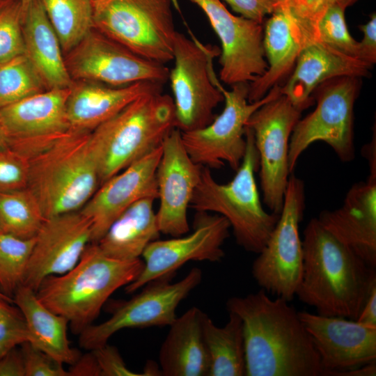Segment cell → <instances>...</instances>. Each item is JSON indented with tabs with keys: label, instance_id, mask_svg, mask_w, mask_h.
Returning <instances> with one entry per match:
<instances>
[{
	"label": "cell",
	"instance_id": "cell-27",
	"mask_svg": "<svg viewBox=\"0 0 376 376\" xmlns=\"http://www.w3.org/2000/svg\"><path fill=\"white\" fill-rule=\"evenodd\" d=\"M25 54L42 77L47 88H70L71 79L56 33L40 0H33L22 22Z\"/></svg>",
	"mask_w": 376,
	"mask_h": 376
},
{
	"label": "cell",
	"instance_id": "cell-53",
	"mask_svg": "<svg viewBox=\"0 0 376 376\" xmlns=\"http://www.w3.org/2000/svg\"><path fill=\"white\" fill-rule=\"evenodd\" d=\"M11 1L12 0H0V8Z\"/></svg>",
	"mask_w": 376,
	"mask_h": 376
},
{
	"label": "cell",
	"instance_id": "cell-39",
	"mask_svg": "<svg viewBox=\"0 0 376 376\" xmlns=\"http://www.w3.org/2000/svg\"><path fill=\"white\" fill-rule=\"evenodd\" d=\"M285 6L311 41L318 40V23L328 6L327 0H287Z\"/></svg>",
	"mask_w": 376,
	"mask_h": 376
},
{
	"label": "cell",
	"instance_id": "cell-45",
	"mask_svg": "<svg viewBox=\"0 0 376 376\" xmlns=\"http://www.w3.org/2000/svg\"><path fill=\"white\" fill-rule=\"evenodd\" d=\"M69 376H101L96 358L91 350L80 355L75 362L70 365Z\"/></svg>",
	"mask_w": 376,
	"mask_h": 376
},
{
	"label": "cell",
	"instance_id": "cell-15",
	"mask_svg": "<svg viewBox=\"0 0 376 376\" xmlns=\"http://www.w3.org/2000/svg\"><path fill=\"white\" fill-rule=\"evenodd\" d=\"M230 228L225 217L197 212L190 234L169 240L157 239L148 244L141 255L142 271L133 282L125 286V292L134 293L149 282L172 278L189 261H221L225 256L222 246L229 237Z\"/></svg>",
	"mask_w": 376,
	"mask_h": 376
},
{
	"label": "cell",
	"instance_id": "cell-16",
	"mask_svg": "<svg viewBox=\"0 0 376 376\" xmlns=\"http://www.w3.org/2000/svg\"><path fill=\"white\" fill-rule=\"evenodd\" d=\"M206 15L218 36L221 80L228 85L251 83L268 68L262 23L230 13L220 0H190Z\"/></svg>",
	"mask_w": 376,
	"mask_h": 376
},
{
	"label": "cell",
	"instance_id": "cell-1",
	"mask_svg": "<svg viewBox=\"0 0 376 376\" xmlns=\"http://www.w3.org/2000/svg\"><path fill=\"white\" fill-rule=\"evenodd\" d=\"M242 320L246 376H322L318 353L290 301L263 289L228 299Z\"/></svg>",
	"mask_w": 376,
	"mask_h": 376
},
{
	"label": "cell",
	"instance_id": "cell-36",
	"mask_svg": "<svg viewBox=\"0 0 376 376\" xmlns=\"http://www.w3.org/2000/svg\"><path fill=\"white\" fill-rule=\"evenodd\" d=\"M22 22L19 0L0 8V63L25 54Z\"/></svg>",
	"mask_w": 376,
	"mask_h": 376
},
{
	"label": "cell",
	"instance_id": "cell-34",
	"mask_svg": "<svg viewBox=\"0 0 376 376\" xmlns=\"http://www.w3.org/2000/svg\"><path fill=\"white\" fill-rule=\"evenodd\" d=\"M34 242L0 233V292L11 299L23 285Z\"/></svg>",
	"mask_w": 376,
	"mask_h": 376
},
{
	"label": "cell",
	"instance_id": "cell-21",
	"mask_svg": "<svg viewBox=\"0 0 376 376\" xmlns=\"http://www.w3.org/2000/svg\"><path fill=\"white\" fill-rule=\"evenodd\" d=\"M318 221L338 240L376 268V171L354 184L342 205L323 210Z\"/></svg>",
	"mask_w": 376,
	"mask_h": 376
},
{
	"label": "cell",
	"instance_id": "cell-4",
	"mask_svg": "<svg viewBox=\"0 0 376 376\" xmlns=\"http://www.w3.org/2000/svg\"><path fill=\"white\" fill-rule=\"evenodd\" d=\"M143 267L140 258L115 259L91 242L71 269L45 278L36 294L45 306L68 320L75 335H79L93 324L110 296L133 282Z\"/></svg>",
	"mask_w": 376,
	"mask_h": 376
},
{
	"label": "cell",
	"instance_id": "cell-42",
	"mask_svg": "<svg viewBox=\"0 0 376 376\" xmlns=\"http://www.w3.org/2000/svg\"><path fill=\"white\" fill-rule=\"evenodd\" d=\"M363 33L361 41L359 42L358 58L369 65L376 61V15L373 13L370 20L359 26Z\"/></svg>",
	"mask_w": 376,
	"mask_h": 376
},
{
	"label": "cell",
	"instance_id": "cell-35",
	"mask_svg": "<svg viewBox=\"0 0 376 376\" xmlns=\"http://www.w3.org/2000/svg\"><path fill=\"white\" fill-rule=\"evenodd\" d=\"M345 10V8L338 3L328 5L318 23V40L344 54L358 58L359 42L348 31Z\"/></svg>",
	"mask_w": 376,
	"mask_h": 376
},
{
	"label": "cell",
	"instance_id": "cell-47",
	"mask_svg": "<svg viewBox=\"0 0 376 376\" xmlns=\"http://www.w3.org/2000/svg\"><path fill=\"white\" fill-rule=\"evenodd\" d=\"M376 361L364 364L363 366L338 372L334 376H375Z\"/></svg>",
	"mask_w": 376,
	"mask_h": 376
},
{
	"label": "cell",
	"instance_id": "cell-7",
	"mask_svg": "<svg viewBox=\"0 0 376 376\" xmlns=\"http://www.w3.org/2000/svg\"><path fill=\"white\" fill-rule=\"evenodd\" d=\"M172 0H93V28L134 53L166 65L177 31Z\"/></svg>",
	"mask_w": 376,
	"mask_h": 376
},
{
	"label": "cell",
	"instance_id": "cell-9",
	"mask_svg": "<svg viewBox=\"0 0 376 376\" xmlns=\"http://www.w3.org/2000/svg\"><path fill=\"white\" fill-rule=\"evenodd\" d=\"M304 208V184L292 173L277 222L252 265V276L261 289L288 301L294 299L302 274L303 250L299 228Z\"/></svg>",
	"mask_w": 376,
	"mask_h": 376
},
{
	"label": "cell",
	"instance_id": "cell-23",
	"mask_svg": "<svg viewBox=\"0 0 376 376\" xmlns=\"http://www.w3.org/2000/svg\"><path fill=\"white\" fill-rule=\"evenodd\" d=\"M370 65L316 40L301 51L282 94L304 109L312 102L311 93L322 83L340 77L367 76Z\"/></svg>",
	"mask_w": 376,
	"mask_h": 376
},
{
	"label": "cell",
	"instance_id": "cell-30",
	"mask_svg": "<svg viewBox=\"0 0 376 376\" xmlns=\"http://www.w3.org/2000/svg\"><path fill=\"white\" fill-rule=\"evenodd\" d=\"M203 329L210 361L208 376L245 375L244 343L240 317L229 313L226 324L218 327L205 314Z\"/></svg>",
	"mask_w": 376,
	"mask_h": 376
},
{
	"label": "cell",
	"instance_id": "cell-37",
	"mask_svg": "<svg viewBox=\"0 0 376 376\" xmlns=\"http://www.w3.org/2000/svg\"><path fill=\"white\" fill-rule=\"evenodd\" d=\"M13 303L0 297V358L12 348L28 342L25 319Z\"/></svg>",
	"mask_w": 376,
	"mask_h": 376
},
{
	"label": "cell",
	"instance_id": "cell-41",
	"mask_svg": "<svg viewBox=\"0 0 376 376\" xmlns=\"http://www.w3.org/2000/svg\"><path fill=\"white\" fill-rule=\"evenodd\" d=\"M97 361L101 376H144L131 370L117 347L108 343L91 350Z\"/></svg>",
	"mask_w": 376,
	"mask_h": 376
},
{
	"label": "cell",
	"instance_id": "cell-2",
	"mask_svg": "<svg viewBox=\"0 0 376 376\" xmlns=\"http://www.w3.org/2000/svg\"><path fill=\"white\" fill-rule=\"evenodd\" d=\"M91 132L70 128L50 134L10 139L26 159V188L45 219L79 211L100 186Z\"/></svg>",
	"mask_w": 376,
	"mask_h": 376
},
{
	"label": "cell",
	"instance_id": "cell-38",
	"mask_svg": "<svg viewBox=\"0 0 376 376\" xmlns=\"http://www.w3.org/2000/svg\"><path fill=\"white\" fill-rule=\"evenodd\" d=\"M29 168L26 158L8 147L0 150V192L26 188Z\"/></svg>",
	"mask_w": 376,
	"mask_h": 376
},
{
	"label": "cell",
	"instance_id": "cell-8",
	"mask_svg": "<svg viewBox=\"0 0 376 376\" xmlns=\"http://www.w3.org/2000/svg\"><path fill=\"white\" fill-rule=\"evenodd\" d=\"M176 32L174 66L169 79L173 95L175 127L181 132L205 127L214 117V109L224 101L212 66L217 48L205 46L195 37Z\"/></svg>",
	"mask_w": 376,
	"mask_h": 376
},
{
	"label": "cell",
	"instance_id": "cell-3",
	"mask_svg": "<svg viewBox=\"0 0 376 376\" xmlns=\"http://www.w3.org/2000/svg\"><path fill=\"white\" fill-rule=\"evenodd\" d=\"M303 269L295 296L324 316L356 320L376 286L375 268L368 265L318 221L303 232Z\"/></svg>",
	"mask_w": 376,
	"mask_h": 376
},
{
	"label": "cell",
	"instance_id": "cell-20",
	"mask_svg": "<svg viewBox=\"0 0 376 376\" xmlns=\"http://www.w3.org/2000/svg\"><path fill=\"white\" fill-rule=\"evenodd\" d=\"M162 146L101 184L79 210L90 221L97 243L126 209L144 198H158L157 169Z\"/></svg>",
	"mask_w": 376,
	"mask_h": 376
},
{
	"label": "cell",
	"instance_id": "cell-43",
	"mask_svg": "<svg viewBox=\"0 0 376 376\" xmlns=\"http://www.w3.org/2000/svg\"><path fill=\"white\" fill-rule=\"evenodd\" d=\"M241 16L263 23L272 10L265 0H224Z\"/></svg>",
	"mask_w": 376,
	"mask_h": 376
},
{
	"label": "cell",
	"instance_id": "cell-22",
	"mask_svg": "<svg viewBox=\"0 0 376 376\" xmlns=\"http://www.w3.org/2000/svg\"><path fill=\"white\" fill-rule=\"evenodd\" d=\"M162 86L139 81L116 87L92 81H73L65 107L70 127L92 132L140 96L162 91Z\"/></svg>",
	"mask_w": 376,
	"mask_h": 376
},
{
	"label": "cell",
	"instance_id": "cell-25",
	"mask_svg": "<svg viewBox=\"0 0 376 376\" xmlns=\"http://www.w3.org/2000/svg\"><path fill=\"white\" fill-rule=\"evenodd\" d=\"M205 313L193 306L169 325L159 352L162 375L208 376L209 357L203 336Z\"/></svg>",
	"mask_w": 376,
	"mask_h": 376
},
{
	"label": "cell",
	"instance_id": "cell-40",
	"mask_svg": "<svg viewBox=\"0 0 376 376\" xmlns=\"http://www.w3.org/2000/svg\"><path fill=\"white\" fill-rule=\"evenodd\" d=\"M25 376H69L68 370L61 363L29 342L20 345Z\"/></svg>",
	"mask_w": 376,
	"mask_h": 376
},
{
	"label": "cell",
	"instance_id": "cell-44",
	"mask_svg": "<svg viewBox=\"0 0 376 376\" xmlns=\"http://www.w3.org/2000/svg\"><path fill=\"white\" fill-rule=\"evenodd\" d=\"M0 376H25L21 348L15 347L0 358Z\"/></svg>",
	"mask_w": 376,
	"mask_h": 376
},
{
	"label": "cell",
	"instance_id": "cell-10",
	"mask_svg": "<svg viewBox=\"0 0 376 376\" xmlns=\"http://www.w3.org/2000/svg\"><path fill=\"white\" fill-rule=\"evenodd\" d=\"M320 86L316 88L315 109L297 121L290 139L288 164L291 173L301 154L316 141L329 145L343 162L354 158L353 112L359 90L358 77H336Z\"/></svg>",
	"mask_w": 376,
	"mask_h": 376
},
{
	"label": "cell",
	"instance_id": "cell-14",
	"mask_svg": "<svg viewBox=\"0 0 376 376\" xmlns=\"http://www.w3.org/2000/svg\"><path fill=\"white\" fill-rule=\"evenodd\" d=\"M64 56L73 81L118 87L139 81L164 85L169 80L170 70L166 65L134 53L94 28Z\"/></svg>",
	"mask_w": 376,
	"mask_h": 376
},
{
	"label": "cell",
	"instance_id": "cell-49",
	"mask_svg": "<svg viewBox=\"0 0 376 376\" xmlns=\"http://www.w3.org/2000/svg\"><path fill=\"white\" fill-rule=\"evenodd\" d=\"M9 139L0 120V150L8 148Z\"/></svg>",
	"mask_w": 376,
	"mask_h": 376
},
{
	"label": "cell",
	"instance_id": "cell-5",
	"mask_svg": "<svg viewBox=\"0 0 376 376\" xmlns=\"http://www.w3.org/2000/svg\"><path fill=\"white\" fill-rule=\"evenodd\" d=\"M245 139V152L234 178L226 184L219 183L210 169L203 166L190 207L196 212H212L225 217L237 244L246 251L258 253L265 246L279 214L263 208L255 179V173L259 170V155L253 132L247 127Z\"/></svg>",
	"mask_w": 376,
	"mask_h": 376
},
{
	"label": "cell",
	"instance_id": "cell-13",
	"mask_svg": "<svg viewBox=\"0 0 376 376\" xmlns=\"http://www.w3.org/2000/svg\"><path fill=\"white\" fill-rule=\"evenodd\" d=\"M304 109L283 94L259 107L246 127L253 132L259 155V175L263 200L271 212H281L288 181L290 139Z\"/></svg>",
	"mask_w": 376,
	"mask_h": 376
},
{
	"label": "cell",
	"instance_id": "cell-52",
	"mask_svg": "<svg viewBox=\"0 0 376 376\" xmlns=\"http://www.w3.org/2000/svg\"><path fill=\"white\" fill-rule=\"evenodd\" d=\"M32 1L33 0H19L23 13V17Z\"/></svg>",
	"mask_w": 376,
	"mask_h": 376
},
{
	"label": "cell",
	"instance_id": "cell-19",
	"mask_svg": "<svg viewBox=\"0 0 376 376\" xmlns=\"http://www.w3.org/2000/svg\"><path fill=\"white\" fill-rule=\"evenodd\" d=\"M299 315L318 353L322 376L376 361V327L307 311H299Z\"/></svg>",
	"mask_w": 376,
	"mask_h": 376
},
{
	"label": "cell",
	"instance_id": "cell-17",
	"mask_svg": "<svg viewBox=\"0 0 376 376\" xmlns=\"http://www.w3.org/2000/svg\"><path fill=\"white\" fill-rule=\"evenodd\" d=\"M202 169L188 155L181 131L172 129L162 143L156 173L159 201L156 215L160 233L178 237L189 232L187 210Z\"/></svg>",
	"mask_w": 376,
	"mask_h": 376
},
{
	"label": "cell",
	"instance_id": "cell-24",
	"mask_svg": "<svg viewBox=\"0 0 376 376\" xmlns=\"http://www.w3.org/2000/svg\"><path fill=\"white\" fill-rule=\"evenodd\" d=\"M271 14L263 29V40L268 68L249 84V102L264 97L295 67L302 49L313 42L285 6H279Z\"/></svg>",
	"mask_w": 376,
	"mask_h": 376
},
{
	"label": "cell",
	"instance_id": "cell-32",
	"mask_svg": "<svg viewBox=\"0 0 376 376\" xmlns=\"http://www.w3.org/2000/svg\"><path fill=\"white\" fill-rule=\"evenodd\" d=\"M45 218L27 189L0 192V233L31 239L35 237Z\"/></svg>",
	"mask_w": 376,
	"mask_h": 376
},
{
	"label": "cell",
	"instance_id": "cell-54",
	"mask_svg": "<svg viewBox=\"0 0 376 376\" xmlns=\"http://www.w3.org/2000/svg\"><path fill=\"white\" fill-rule=\"evenodd\" d=\"M0 297H2V298H3V299H6V300H8V301H10L13 302V299H10L9 297L5 296V295H3L1 292H0Z\"/></svg>",
	"mask_w": 376,
	"mask_h": 376
},
{
	"label": "cell",
	"instance_id": "cell-12",
	"mask_svg": "<svg viewBox=\"0 0 376 376\" xmlns=\"http://www.w3.org/2000/svg\"><path fill=\"white\" fill-rule=\"evenodd\" d=\"M171 279L149 282L131 299L119 302L109 319L91 324L79 335L80 347L92 350L125 329L171 325L177 318L178 305L201 283L202 272L194 267L177 282L171 283Z\"/></svg>",
	"mask_w": 376,
	"mask_h": 376
},
{
	"label": "cell",
	"instance_id": "cell-46",
	"mask_svg": "<svg viewBox=\"0 0 376 376\" xmlns=\"http://www.w3.org/2000/svg\"><path fill=\"white\" fill-rule=\"evenodd\" d=\"M356 321L365 326L376 327V286L371 290Z\"/></svg>",
	"mask_w": 376,
	"mask_h": 376
},
{
	"label": "cell",
	"instance_id": "cell-26",
	"mask_svg": "<svg viewBox=\"0 0 376 376\" xmlns=\"http://www.w3.org/2000/svg\"><path fill=\"white\" fill-rule=\"evenodd\" d=\"M70 88L49 89L0 109L10 139L43 136L70 129L66 102Z\"/></svg>",
	"mask_w": 376,
	"mask_h": 376
},
{
	"label": "cell",
	"instance_id": "cell-29",
	"mask_svg": "<svg viewBox=\"0 0 376 376\" xmlns=\"http://www.w3.org/2000/svg\"><path fill=\"white\" fill-rule=\"evenodd\" d=\"M152 198H142L126 209L97 242L107 256L122 260L140 258L151 242L159 239Z\"/></svg>",
	"mask_w": 376,
	"mask_h": 376
},
{
	"label": "cell",
	"instance_id": "cell-6",
	"mask_svg": "<svg viewBox=\"0 0 376 376\" xmlns=\"http://www.w3.org/2000/svg\"><path fill=\"white\" fill-rule=\"evenodd\" d=\"M175 127L173 98L162 91L144 94L91 132L100 185L162 146Z\"/></svg>",
	"mask_w": 376,
	"mask_h": 376
},
{
	"label": "cell",
	"instance_id": "cell-18",
	"mask_svg": "<svg viewBox=\"0 0 376 376\" xmlns=\"http://www.w3.org/2000/svg\"><path fill=\"white\" fill-rule=\"evenodd\" d=\"M91 235V224L80 211L45 219L35 237L23 285L36 291L45 278L71 269Z\"/></svg>",
	"mask_w": 376,
	"mask_h": 376
},
{
	"label": "cell",
	"instance_id": "cell-31",
	"mask_svg": "<svg viewBox=\"0 0 376 376\" xmlns=\"http://www.w3.org/2000/svg\"><path fill=\"white\" fill-rule=\"evenodd\" d=\"M64 55L93 29V0H40Z\"/></svg>",
	"mask_w": 376,
	"mask_h": 376
},
{
	"label": "cell",
	"instance_id": "cell-33",
	"mask_svg": "<svg viewBox=\"0 0 376 376\" xmlns=\"http://www.w3.org/2000/svg\"><path fill=\"white\" fill-rule=\"evenodd\" d=\"M46 90L25 54L0 63V109Z\"/></svg>",
	"mask_w": 376,
	"mask_h": 376
},
{
	"label": "cell",
	"instance_id": "cell-11",
	"mask_svg": "<svg viewBox=\"0 0 376 376\" xmlns=\"http://www.w3.org/2000/svg\"><path fill=\"white\" fill-rule=\"evenodd\" d=\"M225 106L222 112L204 127L181 132L182 140L191 159L209 169H219L227 163L235 171L246 149V124L252 113L264 104L282 94L274 85L261 100L248 101L249 84L232 85L230 91L221 85Z\"/></svg>",
	"mask_w": 376,
	"mask_h": 376
},
{
	"label": "cell",
	"instance_id": "cell-50",
	"mask_svg": "<svg viewBox=\"0 0 376 376\" xmlns=\"http://www.w3.org/2000/svg\"><path fill=\"white\" fill-rule=\"evenodd\" d=\"M328 5L330 3H338L346 9V8L357 0H327Z\"/></svg>",
	"mask_w": 376,
	"mask_h": 376
},
{
	"label": "cell",
	"instance_id": "cell-28",
	"mask_svg": "<svg viewBox=\"0 0 376 376\" xmlns=\"http://www.w3.org/2000/svg\"><path fill=\"white\" fill-rule=\"evenodd\" d=\"M21 311L28 331V342L57 361L71 365L81 355L70 346L68 320L52 312L37 297L36 291L22 285L13 297Z\"/></svg>",
	"mask_w": 376,
	"mask_h": 376
},
{
	"label": "cell",
	"instance_id": "cell-48",
	"mask_svg": "<svg viewBox=\"0 0 376 376\" xmlns=\"http://www.w3.org/2000/svg\"><path fill=\"white\" fill-rule=\"evenodd\" d=\"M362 155L367 159L370 171H376V137L375 132L370 143L364 146Z\"/></svg>",
	"mask_w": 376,
	"mask_h": 376
},
{
	"label": "cell",
	"instance_id": "cell-51",
	"mask_svg": "<svg viewBox=\"0 0 376 376\" xmlns=\"http://www.w3.org/2000/svg\"><path fill=\"white\" fill-rule=\"evenodd\" d=\"M270 6L272 12L279 6L283 5L287 0H265Z\"/></svg>",
	"mask_w": 376,
	"mask_h": 376
}]
</instances>
